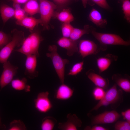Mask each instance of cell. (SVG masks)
<instances>
[{
	"mask_svg": "<svg viewBox=\"0 0 130 130\" xmlns=\"http://www.w3.org/2000/svg\"><path fill=\"white\" fill-rule=\"evenodd\" d=\"M25 38L21 47L13 51L17 52L27 56L30 55H35L37 58L39 56V49L40 42L43 40L39 33L32 31Z\"/></svg>",
	"mask_w": 130,
	"mask_h": 130,
	"instance_id": "cell-1",
	"label": "cell"
},
{
	"mask_svg": "<svg viewBox=\"0 0 130 130\" xmlns=\"http://www.w3.org/2000/svg\"><path fill=\"white\" fill-rule=\"evenodd\" d=\"M11 40L0 50V63L3 64L7 61L16 47L21 46L25 39L24 32L17 29L13 30Z\"/></svg>",
	"mask_w": 130,
	"mask_h": 130,
	"instance_id": "cell-2",
	"label": "cell"
},
{
	"mask_svg": "<svg viewBox=\"0 0 130 130\" xmlns=\"http://www.w3.org/2000/svg\"><path fill=\"white\" fill-rule=\"evenodd\" d=\"M50 52L46 54V56L51 59L54 68L61 84L64 83L65 67V65L69 63L67 59L62 58L57 52V46H50L48 48Z\"/></svg>",
	"mask_w": 130,
	"mask_h": 130,
	"instance_id": "cell-3",
	"label": "cell"
},
{
	"mask_svg": "<svg viewBox=\"0 0 130 130\" xmlns=\"http://www.w3.org/2000/svg\"><path fill=\"white\" fill-rule=\"evenodd\" d=\"M123 91L118 89L117 85L115 84L105 92L103 98L99 100L91 111L96 110L103 106L109 104H119L123 100Z\"/></svg>",
	"mask_w": 130,
	"mask_h": 130,
	"instance_id": "cell-4",
	"label": "cell"
},
{
	"mask_svg": "<svg viewBox=\"0 0 130 130\" xmlns=\"http://www.w3.org/2000/svg\"><path fill=\"white\" fill-rule=\"evenodd\" d=\"M91 32L100 43L104 45L128 46L130 44L129 41H125L120 36L116 34L100 33L93 29H92Z\"/></svg>",
	"mask_w": 130,
	"mask_h": 130,
	"instance_id": "cell-5",
	"label": "cell"
},
{
	"mask_svg": "<svg viewBox=\"0 0 130 130\" xmlns=\"http://www.w3.org/2000/svg\"><path fill=\"white\" fill-rule=\"evenodd\" d=\"M39 11L40 15L41 25L45 29L48 28V25L53 16L55 10L57 6L52 2L47 0H39Z\"/></svg>",
	"mask_w": 130,
	"mask_h": 130,
	"instance_id": "cell-6",
	"label": "cell"
},
{
	"mask_svg": "<svg viewBox=\"0 0 130 130\" xmlns=\"http://www.w3.org/2000/svg\"><path fill=\"white\" fill-rule=\"evenodd\" d=\"M3 70L0 77L1 89L11 82L17 73L18 67L12 65L9 61L3 64Z\"/></svg>",
	"mask_w": 130,
	"mask_h": 130,
	"instance_id": "cell-7",
	"label": "cell"
},
{
	"mask_svg": "<svg viewBox=\"0 0 130 130\" xmlns=\"http://www.w3.org/2000/svg\"><path fill=\"white\" fill-rule=\"evenodd\" d=\"M121 116L115 110L106 111L93 117L91 123L92 125L112 123L117 121Z\"/></svg>",
	"mask_w": 130,
	"mask_h": 130,
	"instance_id": "cell-8",
	"label": "cell"
},
{
	"mask_svg": "<svg viewBox=\"0 0 130 130\" xmlns=\"http://www.w3.org/2000/svg\"><path fill=\"white\" fill-rule=\"evenodd\" d=\"M49 94L48 91L39 93L34 100L35 107L39 112L46 113L52 108V105L49 98Z\"/></svg>",
	"mask_w": 130,
	"mask_h": 130,
	"instance_id": "cell-9",
	"label": "cell"
},
{
	"mask_svg": "<svg viewBox=\"0 0 130 130\" xmlns=\"http://www.w3.org/2000/svg\"><path fill=\"white\" fill-rule=\"evenodd\" d=\"M97 45L93 41L83 39L79 43L78 52L82 58L98 52Z\"/></svg>",
	"mask_w": 130,
	"mask_h": 130,
	"instance_id": "cell-10",
	"label": "cell"
},
{
	"mask_svg": "<svg viewBox=\"0 0 130 130\" xmlns=\"http://www.w3.org/2000/svg\"><path fill=\"white\" fill-rule=\"evenodd\" d=\"M26 57L24 74L30 79H33L38 75V72L36 70L37 58L34 55H28Z\"/></svg>",
	"mask_w": 130,
	"mask_h": 130,
	"instance_id": "cell-11",
	"label": "cell"
},
{
	"mask_svg": "<svg viewBox=\"0 0 130 130\" xmlns=\"http://www.w3.org/2000/svg\"><path fill=\"white\" fill-rule=\"evenodd\" d=\"M66 122L59 123L58 129L62 130H77L81 126L82 121L76 114H68Z\"/></svg>",
	"mask_w": 130,
	"mask_h": 130,
	"instance_id": "cell-12",
	"label": "cell"
},
{
	"mask_svg": "<svg viewBox=\"0 0 130 130\" xmlns=\"http://www.w3.org/2000/svg\"><path fill=\"white\" fill-rule=\"evenodd\" d=\"M57 43L60 47L67 50V54L69 56L78 52V40H73L70 38L63 37L58 40Z\"/></svg>",
	"mask_w": 130,
	"mask_h": 130,
	"instance_id": "cell-13",
	"label": "cell"
},
{
	"mask_svg": "<svg viewBox=\"0 0 130 130\" xmlns=\"http://www.w3.org/2000/svg\"><path fill=\"white\" fill-rule=\"evenodd\" d=\"M86 74L88 78L97 86L104 89L108 87L109 85L108 79L96 73L93 70L90 69L86 72Z\"/></svg>",
	"mask_w": 130,
	"mask_h": 130,
	"instance_id": "cell-14",
	"label": "cell"
},
{
	"mask_svg": "<svg viewBox=\"0 0 130 130\" xmlns=\"http://www.w3.org/2000/svg\"><path fill=\"white\" fill-rule=\"evenodd\" d=\"M73 90L64 83L61 84L56 91L55 97L56 99L65 100L70 98L72 96Z\"/></svg>",
	"mask_w": 130,
	"mask_h": 130,
	"instance_id": "cell-15",
	"label": "cell"
},
{
	"mask_svg": "<svg viewBox=\"0 0 130 130\" xmlns=\"http://www.w3.org/2000/svg\"><path fill=\"white\" fill-rule=\"evenodd\" d=\"M16 24L28 29L31 32L33 30L35 27L39 24H41V21L40 19H37L32 16H26L20 20H17Z\"/></svg>",
	"mask_w": 130,
	"mask_h": 130,
	"instance_id": "cell-16",
	"label": "cell"
},
{
	"mask_svg": "<svg viewBox=\"0 0 130 130\" xmlns=\"http://www.w3.org/2000/svg\"><path fill=\"white\" fill-rule=\"evenodd\" d=\"M116 56L110 54L104 57H100L97 59V63L100 74L107 70L113 60H116Z\"/></svg>",
	"mask_w": 130,
	"mask_h": 130,
	"instance_id": "cell-17",
	"label": "cell"
},
{
	"mask_svg": "<svg viewBox=\"0 0 130 130\" xmlns=\"http://www.w3.org/2000/svg\"><path fill=\"white\" fill-rule=\"evenodd\" d=\"M88 17L89 20L98 27H104L107 24L106 20L103 19L100 13L95 8L92 9Z\"/></svg>",
	"mask_w": 130,
	"mask_h": 130,
	"instance_id": "cell-18",
	"label": "cell"
},
{
	"mask_svg": "<svg viewBox=\"0 0 130 130\" xmlns=\"http://www.w3.org/2000/svg\"><path fill=\"white\" fill-rule=\"evenodd\" d=\"M112 80L122 90L127 92H130V82L128 79L124 78L119 74L113 75Z\"/></svg>",
	"mask_w": 130,
	"mask_h": 130,
	"instance_id": "cell-19",
	"label": "cell"
},
{
	"mask_svg": "<svg viewBox=\"0 0 130 130\" xmlns=\"http://www.w3.org/2000/svg\"><path fill=\"white\" fill-rule=\"evenodd\" d=\"M27 80L25 78L21 79L17 78L13 79L11 82L12 87L17 91L24 90L26 92H29L30 91V86L27 84Z\"/></svg>",
	"mask_w": 130,
	"mask_h": 130,
	"instance_id": "cell-20",
	"label": "cell"
},
{
	"mask_svg": "<svg viewBox=\"0 0 130 130\" xmlns=\"http://www.w3.org/2000/svg\"><path fill=\"white\" fill-rule=\"evenodd\" d=\"M0 12L4 24L10 19L14 16L15 10L14 8L5 4L1 5Z\"/></svg>",
	"mask_w": 130,
	"mask_h": 130,
	"instance_id": "cell-21",
	"label": "cell"
},
{
	"mask_svg": "<svg viewBox=\"0 0 130 130\" xmlns=\"http://www.w3.org/2000/svg\"><path fill=\"white\" fill-rule=\"evenodd\" d=\"M23 9L26 13L32 16L39 13V5L37 0H29L25 3Z\"/></svg>",
	"mask_w": 130,
	"mask_h": 130,
	"instance_id": "cell-22",
	"label": "cell"
},
{
	"mask_svg": "<svg viewBox=\"0 0 130 130\" xmlns=\"http://www.w3.org/2000/svg\"><path fill=\"white\" fill-rule=\"evenodd\" d=\"M54 14L56 18L63 23H70L74 20V17L70 10L68 8L64 9Z\"/></svg>",
	"mask_w": 130,
	"mask_h": 130,
	"instance_id": "cell-23",
	"label": "cell"
},
{
	"mask_svg": "<svg viewBox=\"0 0 130 130\" xmlns=\"http://www.w3.org/2000/svg\"><path fill=\"white\" fill-rule=\"evenodd\" d=\"M91 30L88 25L85 26L83 29L73 27L69 38L73 40H78L83 35L89 34Z\"/></svg>",
	"mask_w": 130,
	"mask_h": 130,
	"instance_id": "cell-24",
	"label": "cell"
},
{
	"mask_svg": "<svg viewBox=\"0 0 130 130\" xmlns=\"http://www.w3.org/2000/svg\"><path fill=\"white\" fill-rule=\"evenodd\" d=\"M57 122L56 120L52 117L48 116L42 120L41 126L42 130H52Z\"/></svg>",
	"mask_w": 130,
	"mask_h": 130,
	"instance_id": "cell-25",
	"label": "cell"
},
{
	"mask_svg": "<svg viewBox=\"0 0 130 130\" xmlns=\"http://www.w3.org/2000/svg\"><path fill=\"white\" fill-rule=\"evenodd\" d=\"M20 4L13 3V6L15 10L14 16L17 20H20L26 16V13L21 8Z\"/></svg>",
	"mask_w": 130,
	"mask_h": 130,
	"instance_id": "cell-26",
	"label": "cell"
},
{
	"mask_svg": "<svg viewBox=\"0 0 130 130\" xmlns=\"http://www.w3.org/2000/svg\"><path fill=\"white\" fill-rule=\"evenodd\" d=\"M9 130H25L26 128L23 122L20 120H14L10 124Z\"/></svg>",
	"mask_w": 130,
	"mask_h": 130,
	"instance_id": "cell-27",
	"label": "cell"
},
{
	"mask_svg": "<svg viewBox=\"0 0 130 130\" xmlns=\"http://www.w3.org/2000/svg\"><path fill=\"white\" fill-rule=\"evenodd\" d=\"M84 62L82 61L74 64L70 70L68 75L76 76L81 72L83 69Z\"/></svg>",
	"mask_w": 130,
	"mask_h": 130,
	"instance_id": "cell-28",
	"label": "cell"
},
{
	"mask_svg": "<svg viewBox=\"0 0 130 130\" xmlns=\"http://www.w3.org/2000/svg\"><path fill=\"white\" fill-rule=\"evenodd\" d=\"M124 18L128 22H130V1L129 0H123L122 6Z\"/></svg>",
	"mask_w": 130,
	"mask_h": 130,
	"instance_id": "cell-29",
	"label": "cell"
},
{
	"mask_svg": "<svg viewBox=\"0 0 130 130\" xmlns=\"http://www.w3.org/2000/svg\"><path fill=\"white\" fill-rule=\"evenodd\" d=\"M73 27L69 23H63L61 26L63 37L69 38Z\"/></svg>",
	"mask_w": 130,
	"mask_h": 130,
	"instance_id": "cell-30",
	"label": "cell"
},
{
	"mask_svg": "<svg viewBox=\"0 0 130 130\" xmlns=\"http://www.w3.org/2000/svg\"><path fill=\"white\" fill-rule=\"evenodd\" d=\"M105 92L104 89L97 86L93 89L92 94L95 100H100L104 97Z\"/></svg>",
	"mask_w": 130,
	"mask_h": 130,
	"instance_id": "cell-31",
	"label": "cell"
},
{
	"mask_svg": "<svg viewBox=\"0 0 130 130\" xmlns=\"http://www.w3.org/2000/svg\"><path fill=\"white\" fill-rule=\"evenodd\" d=\"M12 37L0 31V48L1 49L11 40Z\"/></svg>",
	"mask_w": 130,
	"mask_h": 130,
	"instance_id": "cell-32",
	"label": "cell"
},
{
	"mask_svg": "<svg viewBox=\"0 0 130 130\" xmlns=\"http://www.w3.org/2000/svg\"><path fill=\"white\" fill-rule=\"evenodd\" d=\"M114 129L116 130H130V123L127 121H118L115 125Z\"/></svg>",
	"mask_w": 130,
	"mask_h": 130,
	"instance_id": "cell-33",
	"label": "cell"
},
{
	"mask_svg": "<svg viewBox=\"0 0 130 130\" xmlns=\"http://www.w3.org/2000/svg\"><path fill=\"white\" fill-rule=\"evenodd\" d=\"M93 2L96 4L101 8L106 9H110V7L106 0H91Z\"/></svg>",
	"mask_w": 130,
	"mask_h": 130,
	"instance_id": "cell-34",
	"label": "cell"
},
{
	"mask_svg": "<svg viewBox=\"0 0 130 130\" xmlns=\"http://www.w3.org/2000/svg\"><path fill=\"white\" fill-rule=\"evenodd\" d=\"M121 115L124 120L130 123V109H129L121 112Z\"/></svg>",
	"mask_w": 130,
	"mask_h": 130,
	"instance_id": "cell-35",
	"label": "cell"
},
{
	"mask_svg": "<svg viewBox=\"0 0 130 130\" xmlns=\"http://www.w3.org/2000/svg\"><path fill=\"white\" fill-rule=\"evenodd\" d=\"M84 130H107L108 129H107L102 126L95 125L91 127L89 126H87L85 128Z\"/></svg>",
	"mask_w": 130,
	"mask_h": 130,
	"instance_id": "cell-36",
	"label": "cell"
},
{
	"mask_svg": "<svg viewBox=\"0 0 130 130\" xmlns=\"http://www.w3.org/2000/svg\"><path fill=\"white\" fill-rule=\"evenodd\" d=\"M57 4L60 5H64L69 2L70 0H53Z\"/></svg>",
	"mask_w": 130,
	"mask_h": 130,
	"instance_id": "cell-37",
	"label": "cell"
},
{
	"mask_svg": "<svg viewBox=\"0 0 130 130\" xmlns=\"http://www.w3.org/2000/svg\"><path fill=\"white\" fill-rule=\"evenodd\" d=\"M29 0H12L14 3L20 4L26 3Z\"/></svg>",
	"mask_w": 130,
	"mask_h": 130,
	"instance_id": "cell-38",
	"label": "cell"
},
{
	"mask_svg": "<svg viewBox=\"0 0 130 130\" xmlns=\"http://www.w3.org/2000/svg\"><path fill=\"white\" fill-rule=\"evenodd\" d=\"M83 6L84 8H86L88 2V0H81Z\"/></svg>",
	"mask_w": 130,
	"mask_h": 130,
	"instance_id": "cell-39",
	"label": "cell"
},
{
	"mask_svg": "<svg viewBox=\"0 0 130 130\" xmlns=\"http://www.w3.org/2000/svg\"><path fill=\"white\" fill-rule=\"evenodd\" d=\"M2 126V123L1 122V118L0 117V128H2L3 127Z\"/></svg>",
	"mask_w": 130,
	"mask_h": 130,
	"instance_id": "cell-40",
	"label": "cell"
}]
</instances>
